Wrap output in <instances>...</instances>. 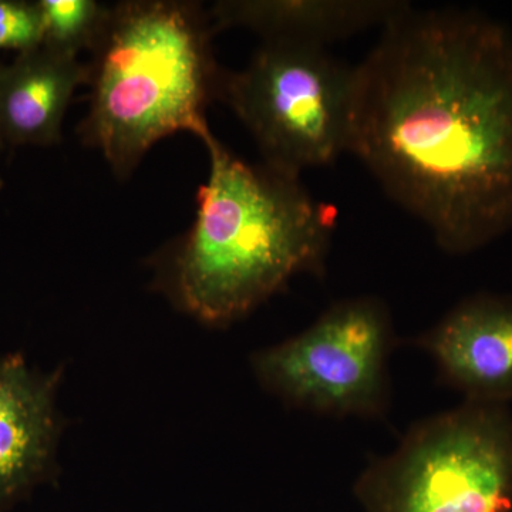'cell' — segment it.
<instances>
[{"mask_svg":"<svg viewBox=\"0 0 512 512\" xmlns=\"http://www.w3.org/2000/svg\"><path fill=\"white\" fill-rule=\"evenodd\" d=\"M355 66L349 153L467 255L512 231V30L466 9L416 10Z\"/></svg>","mask_w":512,"mask_h":512,"instance_id":"1","label":"cell"},{"mask_svg":"<svg viewBox=\"0 0 512 512\" xmlns=\"http://www.w3.org/2000/svg\"><path fill=\"white\" fill-rule=\"evenodd\" d=\"M194 224L164 256L160 281L184 312L210 325L241 319L299 274L323 275L336 210L301 177L235 156L212 133Z\"/></svg>","mask_w":512,"mask_h":512,"instance_id":"2","label":"cell"},{"mask_svg":"<svg viewBox=\"0 0 512 512\" xmlns=\"http://www.w3.org/2000/svg\"><path fill=\"white\" fill-rule=\"evenodd\" d=\"M210 10L181 0L110 6L89 64V113L79 127L113 173L128 178L150 148L177 133H211L207 109L222 69Z\"/></svg>","mask_w":512,"mask_h":512,"instance_id":"3","label":"cell"},{"mask_svg":"<svg viewBox=\"0 0 512 512\" xmlns=\"http://www.w3.org/2000/svg\"><path fill=\"white\" fill-rule=\"evenodd\" d=\"M355 66L326 47L265 40L244 69H222L218 100L247 127L262 163L301 177L349 153Z\"/></svg>","mask_w":512,"mask_h":512,"instance_id":"4","label":"cell"},{"mask_svg":"<svg viewBox=\"0 0 512 512\" xmlns=\"http://www.w3.org/2000/svg\"><path fill=\"white\" fill-rule=\"evenodd\" d=\"M355 494L367 512H512L507 404L466 402L417 424Z\"/></svg>","mask_w":512,"mask_h":512,"instance_id":"5","label":"cell"},{"mask_svg":"<svg viewBox=\"0 0 512 512\" xmlns=\"http://www.w3.org/2000/svg\"><path fill=\"white\" fill-rule=\"evenodd\" d=\"M393 326L373 296L335 303L301 335L252 359L269 392L291 406L332 416H383Z\"/></svg>","mask_w":512,"mask_h":512,"instance_id":"6","label":"cell"},{"mask_svg":"<svg viewBox=\"0 0 512 512\" xmlns=\"http://www.w3.org/2000/svg\"><path fill=\"white\" fill-rule=\"evenodd\" d=\"M417 345L466 402L512 400V296L478 293L454 306Z\"/></svg>","mask_w":512,"mask_h":512,"instance_id":"7","label":"cell"},{"mask_svg":"<svg viewBox=\"0 0 512 512\" xmlns=\"http://www.w3.org/2000/svg\"><path fill=\"white\" fill-rule=\"evenodd\" d=\"M57 386L59 373L37 372L20 353L0 359V508L20 500L52 470Z\"/></svg>","mask_w":512,"mask_h":512,"instance_id":"8","label":"cell"},{"mask_svg":"<svg viewBox=\"0 0 512 512\" xmlns=\"http://www.w3.org/2000/svg\"><path fill=\"white\" fill-rule=\"evenodd\" d=\"M89 82L79 56L39 45L0 64V136L13 146H53L74 92Z\"/></svg>","mask_w":512,"mask_h":512,"instance_id":"9","label":"cell"},{"mask_svg":"<svg viewBox=\"0 0 512 512\" xmlns=\"http://www.w3.org/2000/svg\"><path fill=\"white\" fill-rule=\"evenodd\" d=\"M402 0H224L210 9L215 30L242 28L265 40L326 47L383 28L409 8Z\"/></svg>","mask_w":512,"mask_h":512,"instance_id":"10","label":"cell"},{"mask_svg":"<svg viewBox=\"0 0 512 512\" xmlns=\"http://www.w3.org/2000/svg\"><path fill=\"white\" fill-rule=\"evenodd\" d=\"M43 22L42 45L79 56L96 46L110 6L94 0H37Z\"/></svg>","mask_w":512,"mask_h":512,"instance_id":"11","label":"cell"},{"mask_svg":"<svg viewBox=\"0 0 512 512\" xmlns=\"http://www.w3.org/2000/svg\"><path fill=\"white\" fill-rule=\"evenodd\" d=\"M42 40V13L37 0H0V50L19 53L42 45Z\"/></svg>","mask_w":512,"mask_h":512,"instance_id":"12","label":"cell"},{"mask_svg":"<svg viewBox=\"0 0 512 512\" xmlns=\"http://www.w3.org/2000/svg\"><path fill=\"white\" fill-rule=\"evenodd\" d=\"M2 144H3V138H2V136H0V148H2ZM2 187H3V181H2V177H0V190H2Z\"/></svg>","mask_w":512,"mask_h":512,"instance_id":"13","label":"cell"}]
</instances>
